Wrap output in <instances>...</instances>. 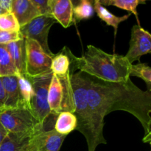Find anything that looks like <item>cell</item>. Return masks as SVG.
Segmentation results:
<instances>
[{"mask_svg":"<svg viewBox=\"0 0 151 151\" xmlns=\"http://www.w3.org/2000/svg\"><path fill=\"white\" fill-rule=\"evenodd\" d=\"M87 97L91 107L101 121L108 114L120 110L134 115L145 131L143 142L151 141V93L140 89L131 78L125 82L102 81L83 72Z\"/></svg>","mask_w":151,"mask_h":151,"instance_id":"obj_1","label":"cell"},{"mask_svg":"<svg viewBox=\"0 0 151 151\" xmlns=\"http://www.w3.org/2000/svg\"><path fill=\"white\" fill-rule=\"evenodd\" d=\"M64 48L71 64L80 72L109 82H125L130 79L131 64L125 56L109 54L94 46L88 45L83 55L76 57L66 47Z\"/></svg>","mask_w":151,"mask_h":151,"instance_id":"obj_2","label":"cell"},{"mask_svg":"<svg viewBox=\"0 0 151 151\" xmlns=\"http://www.w3.org/2000/svg\"><path fill=\"white\" fill-rule=\"evenodd\" d=\"M70 81L75 105L73 114L77 119L75 130L86 138L88 151H95L99 145L107 143L103 135L104 122L100 120L88 103L83 72L79 71L71 75Z\"/></svg>","mask_w":151,"mask_h":151,"instance_id":"obj_3","label":"cell"},{"mask_svg":"<svg viewBox=\"0 0 151 151\" xmlns=\"http://www.w3.org/2000/svg\"><path fill=\"white\" fill-rule=\"evenodd\" d=\"M52 75L53 73L50 71L40 76L29 77L33 89L30 111L41 124H43L51 114L48 104V90Z\"/></svg>","mask_w":151,"mask_h":151,"instance_id":"obj_4","label":"cell"},{"mask_svg":"<svg viewBox=\"0 0 151 151\" xmlns=\"http://www.w3.org/2000/svg\"><path fill=\"white\" fill-rule=\"evenodd\" d=\"M0 122L7 132H26L42 125L29 109L24 107L4 109L0 111Z\"/></svg>","mask_w":151,"mask_h":151,"instance_id":"obj_5","label":"cell"},{"mask_svg":"<svg viewBox=\"0 0 151 151\" xmlns=\"http://www.w3.org/2000/svg\"><path fill=\"white\" fill-rule=\"evenodd\" d=\"M26 75L28 77L40 76L51 71L53 56L47 54L35 40L25 38Z\"/></svg>","mask_w":151,"mask_h":151,"instance_id":"obj_6","label":"cell"},{"mask_svg":"<svg viewBox=\"0 0 151 151\" xmlns=\"http://www.w3.org/2000/svg\"><path fill=\"white\" fill-rule=\"evenodd\" d=\"M56 22L50 14L40 15L20 27V32L24 38L35 40L48 55L54 56L48 44V35L52 26Z\"/></svg>","mask_w":151,"mask_h":151,"instance_id":"obj_7","label":"cell"},{"mask_svg":"<svg viewBox=\"0 0 151 151\" xmlns=\"http://www.w3.org/2000/svg\"><path fill=\"white\" fill-rule=\"evenodd\" d=\"M129 50L125 55L131 64L139 60L144 55L151 52V35L148 31L143 29L139 24L134 25L131 29Z\"/></svg>","mask_w":151,"mask_h":151,"instance_id":"obj_8","label":"cell"},{"mask_svg":"<svg viewBox=\"0 0 151 151\" xmlns=\"http://www.w3.org/2000/svg\"><path fill=\"white\" fill-rule=\"evenodd\" d=\"M42 129L41 125L34 131L7 132L0 144V151H30L36 148L33 143L34 138Z\"/></svg>","mask_w":151,"mask_h":151,"instance_id":"obj_9","label":"cell"},{"mask_svg":"<svg viewBox=\"0 0 151 151\" xmlns=\"http://www.w3.org/2000/svg\"><path fill=\"white\" fill-rule=\"evenodd\" d=\"M74 4L72 0H49V14L64 28H67L73 22Z\"/></svg>","mask_w":151,"mask_h":151,"instance_id":"obj_10","label":"cell"},{"mask_svg":"<svg viewBox=\"0 0 151 151\" xmlns=\"http://www.w3.org/2000/svg\"><path fill=\"white\" fill-rule=\"evenodd\" d=\"M66 137L54 128L42 129L35 135L33 143L38 151H59Z\"/></svg>","mask_w":151,"mask_h":151,"instance_id":"obj_11","label":"cell"},{"mask_svg":"<svg viewBox=\"0 0 151 151\" xmlns=\"http://www.w3.org/2000/svg\"><path fill=\"white\" fill-rule=\"evenodd\" d=\"M10 12L16 17L20 27L41 15L31 0H13Z\"/></svg>","mask_w":151,"mask_h":151,"instance_id":"obj_12","label":"cell"},{"mask_svg":"<svg viewBox=\"0 0 151 151\" xmlns=\"http://www.w3.org/2000/svg\"><path fill=\"white\" fill-rule=\"evenodd\" d=\"M5 45L17 72L22 75H26L25 38H23L16 41L9 43Z\"/></svg>","mask_w":151,"mask_h":151,"instance_id":"obj_13","label":"cell"},{"mask_svg":"<svg viewBox=\"0 0 151 151\" xmlns=\"http://www.w3.org/2000/svg\"><path fill=\"white\" fill-rule=\"evenodd\" d=\"M5 94L4 109H14L19 106V90L16 75L0 77Z\"/></svg>","mask_w":151,"mask_h":151,"instance_id":"obj_14","label":"cell"},{"mask_svg":"<svg viewBox=\"0 0 151 151\" xmlns=\"http://www.w3.org/2000/svg\"><path fill=\"white\" fill-rule=\"evenodd\" d=\"M63 99L62 86L59 78L52 75L48 90V104L50 112L58 115L61 112V104Z\"/></svg>","mask_w":151,"mask_h":151,"instance_id":"obj_15","label":"cell"},{"mask_svg":"<svg viewBox=\"0 0 151 151\" xmlns=\"http://www.w3.org/2000/svg\"><path fill=\"white\" fill-rule=\"evenodd\" d=\"M18 80L19 90V106L24 107L30 110V103L33 95L32 83L29 78L26 75H22L19 72L16 74Z\"/></svg>","mask_w":151,"mask_h":151,"instance_id":"obj_16","label":"cell"},{"mask_svg":"<svg viewBox=\"0 0 151 151\" xmlns=\"http://www.w3.org/2000/svg\"><path fill=\"white\" fill-rule=\"evenodd\" d=\"M94 11L97 13V16L101 20L106 22V24L109 25V26L113 27L114 29L115 35L117 32L119 24L125 22L131 16V13H128V14L125 15L123 16H115L97 1H94Z\"/></svg>","mask_w":151,"mask_h":151,"instance_id":"obj_17","label":"cell"},{"mask_svg":"<svg viewBox=\"0 0 151 151\" xmlns=\"http://www.w3.org/2000/svg\"><path fill=\"white\" fill-rule=\"evenodd\" d=\"M77 119L72 112L62 111L58 115L54 125V129L58 133L67 136L76 129Z\"/></svg>","mask_w":151,"mask_h":151,"instance_id":"obj_18","label":"cell"},{"mask_svg":"<svg viewBox=\"0 0 151 151\" xmlns=\"http://www.w3.org/2000/svg\"><path fill=\"white\" fill-rule=\"evenodd\" d=\"M71 62L67 53L63 48L61 52L55 55L52 59L51 71L58 78L64 77L70 73Z\"/></svg>","mask_w":151,"mask_h":151,"instance_id":"obj_19","label":"cell"},{"mask_svg":"<svg viewBox=\"0 0 151 151\" xmlns=\"http://www.w3.org/2000/svg\"><path fill=\"white\" fill-rule=\"evenodd\" d=\"M70 73L64 77H60L59 78L62 86L63 91V99L61 104V112L69 111L74 113L75 111V105H74L73 96H72V86L70 81Z\"/></svg>","mask_w":151,"mask_h":151,"instance_id":"obj_20","label":"cell"},{"mask_svg":"<svg viewBox=\"0 0 151 151\" xmlns=\"http://www.w3.org/2000/svg\"><path fill=\"white\" fill-rule=\"evenodd\" d=\"M16 67L5 44H0V77L16 75Z\"/></svg>","mask_w":151,"mask_h":151,"instance_id":"obj_21","label":"cell"},{"mask_svg":"<svg viewBox=\"0 0 151 151\" xmlns=\"http://www.w3.org/2000/svg\"><path fill=\"white\" fill-rule=\"evenodd\" d=\"M94 0H79L78 4L73 7V17L78 21L88 19L94 16Z\"/></svg>","mask_w":151,"mask_h":151,"instance_id":"obj_22","label":"cell"},{"mask_svg":"<svg viewBox=\"0 0 151 151\" xmlns=\"http://www.w3.org/2000/svg\"><path fill=\"white\" fill-rule=\"evenodd\" d=\"M131 75L143 80L147 86V91H150L151 68L147 63H139L137 64H131L130 67V76Z\"/></svg>","mask_w":151,"mask_h":151,"instance_id":"obj_23","label":"cell"},{"mask_svg":"<svg viewBox=\"0 0 151 151\" xmlns=\"http://www.w3.org/2000/svg\"><path fill=\"white\" fill-rule=\"evenodd\" d=\"M147 0H109L108 6H115L116 7L131 12L135 15L138 20L137 14V6L140 4H145Z\"/></svg>","mask_w":151,"mask_h":151,"instance_id":"obj_24","label":"cell"},{"mask_svg":"<svg viewBox=\"0 0 151 151\" xmlns=\"http://www.w3.org/2000/svg\"><path fill=\"white\" fill-rule=\"evenodd\" d=\"M0 30L19 32L20 26L19 22L11 12L0 15Z\"/></svg>","mask_w":151,"mask_h":151,"instance_id":"obj_25","label":"cell"},{"mask_svg":"<svg viewBox=\"0 0 151 151\" xmlns=\"http://www.w3.org/2000/svg\"><path fill=\"white\" fill-rule=\"evenodd\" d=\"M23 35L19 32L0 30V44H7L23 38Z\"/></svg>","mask_w":151,"mask_h":151,"instance_id":"obj_26","label":"cell"},{"mask_svg":"<svg viewBox=\"0 0 151 151\" xmlns=\"http://www.w3.org/2000/svg\"><path fill=\"white\" fill-rule=\"evenodd\" d=\"M34 5L39 10L41 15L49 14L48 1L49 0H31Z\"/></svg>","mask_w":151,"mask_h":151,"instance_id":"obj_27","label":"cell"},{"mask_svg":"<svg viewBox=\"0 0 151 151\" xmlns=\"http://www.w3.org/2000/svg\"><path fill=\"white\" fill-rule=\"evenodd\" d=\"M4 102H5V94H4L2 83L0 80V111L4 109Z\"/></svg>","mask_w":151,"mask_h":151,"instance_id":"obj_28","label":"cell"},{"mask_svg":"<svg viewBox=\"0 0 151 151\" xmlns=\"http://www.w3.org/2000/svg\"><path fill=\"white\" fill-rule=\"evenodd\" d=\"M13 0H0V7L7 12H10Z\"/></svg>","mask_w":151,"mask_h":151,"instance_id":"obj_29","label":"cell"},{"mask_svg":"<svg viewBox=\"0 0 151 151\" xmlns=\"http://www.w3.org/2000/svg\"><path fill=\"white\" fill-rule=\"evenodd\" d=\"M7 131L4 129V127L2 126V125H1V122H0V144H1L3 139L4 138V137L7 135Z\"/></svg>","mask_w":151,"mask_h":151,"instance_id":"obj_30","label":"cell"},{"mask_svg":"<svg viewBox=\"0 0 151 151\" xmlns=\"http://www.w3.org/2000/svg\"><path fill=\"white\" fill-rule=\"evenodd\" d=\"M94 1H97L98 2H100L102 5L105 6H108L109 5V0H94Z\"/></svg>","mask_w":151,"mask_h":151,"instance_id":"obj_31","label":"cell"},{"mask_svg":"<svg viewBox=\"0 0 151 151\" xmlns=\"http://www.w3.org/2000/svg\"><path fill=\"white\" fill-rule=\"evenodd\" d=\"M7 13V11H6V10H4V9L1 8V7H0V15L4 14V13Z\"/></svg>","mask_w":151,"mask_h":151,"instance_id":"obj_32","label":"cell"},{"mask_svg":"<svg viewBox=\"0 0 151 151\" xmlns=\"http://www.w3.org/2000/svg\"><path fill=\"white\" fill-rule=\"evenodd\" d=\"M30 151H38V150H37L36 148H33V149H32V150H31Z\"/></svg>","mask_w":151,"mask_h":151,"instance_id":"obj_33","label":"cell"},{"mask_svg":"<svg viewBox=\"0 0 151 151\" xmlns=\"http://www.w3.org/2000/svg\"><path fill=\"white\" fill-rule=\"evenodd\" d=\"M78 1H79V0H78ZM72 1H73V0H72Z\"/></svg>","mask_w":151,"mask_h":151,"instance_id":"obj_34","label":"cell"}]
</instances>
